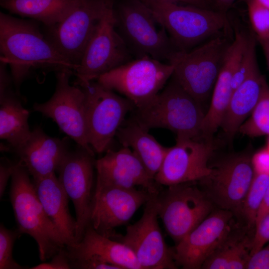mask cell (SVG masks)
<instances>
[{
	"label": "cell",
	"mask_w": 269,
	"mask_h": 269,
	"mask_svg": "<svg viewBox=\"0 0 269 269\" xmlns=\"http://www.w3.org/2000/svg\"><path fill=\"white\" fill-rule=\"evenodd\" d=\"M194 183L168 186L157 195L158 216L176 244L212 211L213 204Z\"/></svg>",
	"instance_id": "cell-9"
},
{
	"label": "cell",
	"mask_w": 269,
	"mask_h": 269,
	"mask_svg": "<svg viewBox=\"0 0 269 269\" xmlns=\"http://www.w3.org/2000/svg\"><path fill=\"white\" fill-rule=\"evenodd\" d=\"M115 27L134 58L148 56L168 61L178 50L142 0H114Z\"/></svg>",
	"instance_id": "cell-5"
},
{
	"label": "cell",
	"mask_w": 269,
	"mask_h": 269,
	"mask_svg": "<svg viewBox=\"0 0 269 269\" xmlns=\"http://www.w3.org/2000/svg\"><path fill=\"white\" fill-rule=\"evenodd\" d=\"M157 193L152 194L144 204L141 218L129 225L125 235L117 233L111 239L127 246L142 269H175L173 248L166 244L159 226Z\"/></svg>",
	"instance_id": "cell-12"
},
{
	"label": "cell",
	"mask_w": 269,
	"mask_h": 269,
	"mask_svg": "<svg viewBox=\"0 0 269 269\" xmlns=\"http://www.w3.org/2000/svg\"><path fill=\"white\" fill-rule=\"evenodd\" d=\"M269 243V213L255 226V233L251 240L250 255Z\"/></svg>",
	"instance_id": "cell-34"
},
{
	"label": "cell",
	"mask_w": 269,
	"mask_h": 269,
	"mask_svg": "<svg viewBox=\"0 0 269 269\" xmlns=\"http://www.w3.org/2000/svg\"><path fill=\"white\" fill-rule=\"evenodd\" d=\"M178 50L187 51L228 30L226 13L166 0H142Z\"/></svg>",
	"instance_id": "cell-2"
},
{
	"label": "cell",
	"mask_w": 269,
	"mask_h": 269,
	"mask_svg": "<svg viewBox=\"0 0 269 269\" xmlns=\"http://www.w3.org/2000/svg\"><path fill=\"white\" fill-rule=\"evenodd\" d=\"M207 1H208L209 2H210V3H211L212 4H214L213 3H214V2H213V0H206Z\"/></svg>",
	"instance_id": "cell-45"
},
{
	"label": "cell",
	"mask_w": 269,
	"mask_h": 269,
	"mask_svg": "<svg viewBox=\"0 0 269 269\" xmlns=\"http://www.w3.org/2000/svg\"><path fill=\"white\" fill-rule=\"evenodd\" d=\"M49 263H42L31 268L33 269H69L71 263L66 247L61 249Z\"/></svg>",
	"instance_id": "cell-35"
},
{
	"label": "cell",
	"mask_w": 269,
	"mask_h": 269,
	"mask_svg": "<svg viewBox=\"0 0 269 269\" xmlns=\"http://www.w3.org/2000/svg\"><path fill=\"white\" fill-rule=\"evenodd\" d=\"M96 181L125 188L140 186L151 194L159 192V186L144 165L129 147L108 149L96 160Z\"/></svg>",
	"instance_id": "cell-19"
},
{
	"label": "cell",
	"mask_w": 269,
	"mask_h": 269,
	"mask_svg": "<svg viewBox=\"0 0 269 269\" xmlns=\"http://www.w3.org/2000/svg\"><path fill=\"white\" fill-rule=\"evenodd\" d=\"M266 147L267 148V149L268 150H269V135L268 139V140H267V145H266Z\"/></svg>",
	"instance_id": "cell-44"
},
{
	"label": "cell",
	"mask_w": 269,
	"mask_h": 269,
	"mask_svg": "<svg viewBox=\"0 0 269 269\" xmlns=\"http://www.w3.org/2000/svg\"><path fill=\"white\" fill-rule=\"evenodd\" d=\"M133 56L115 27L113 6L105 12L88 42L74 74L81 87L131 61Z\"/></svg>",
	"instance_id": "cell-11"
},
{
	"label": "cell",
	"mask_w": 269,
	"mask_h": 269,
	"mask_svg": "<svg viewBox=\"0 0 269 269\" xmlns=\"http://www.w3.org/2000/svg\"><path fill=\"white\" fill-rule=\"evenodd\" d=\"M95 161L94 153L78 146L76 149L69 151L57 170L58 179L75 208L76 244L90 224L95 192Z\"/></svg>",
	"instance_id": "cell-16"
},
{
	"label": "cell",
	"mask_w": 269,
	"mask_h": 269,
	"mask_svg": "<svg viewBox=\"0 0 269 269\" xmlns=\"http://www.w3.org/2000/svg\"><path fill=\"white\" fill-rule=\"evenodd\" d=\"M169 1L184 4L192 5L203 8H211L213 4L207 1L206 0H166Z\"/></svg>",
	"instance_id": "cell-40"
},
{
	"label": "cell",
	"mask_w": 269,
	"mask_h": 269,
	"mask_svg": "<svg viewBox=\"0 0 269 269\" xmlns=\"http://www.w3.org/2000/svg\"><path fill=\"white\" fill-rule=\"evenodd\" d=\"M29 112L25 109L11 86L0 90V138L7 142L8 150L15 151L24 145L31 131Z\"/></svg>",
	"instance_id": "cell-26"
},
{
	"label": "cell",
	"mask_w": 269,
	"mask_h": 269,
	"mask_svg": "<svg viewBox=\"0 0 269 269\" xmlns=\"http://www.w3.org/2000/svg\"><path fill=\"white\" fill-rule=\"evenodd\" d=\"M269 185V175L255 173L239 216L248 230L255 227L257 213Z\"/></svg>",
	"instance_id": "cell-29"
},
{
	"label": "cell",
	"mask_w": 269,
	"mask_h": 269,
	"mask_svg": "<svg viewBox=\"0 0 269 269\" xmlns=\"http://www.w3.org/2000/svg\"><path fill=\"white\" fill-rule=\"evenodd\" d=\"M238 132L250 137L269 135V87L267 82L257 105Z\"/></svg>",
	"instance_id": "cell-30"
},
{
	"label": "cell",
	"mask_w": 269,
	"mask_h": 269,
	"mask_svg": "<svg viewBox=\"0 0 269 269\" xmlns=\"http://www.w3.org/2000/svg\"><path fill=\"white\" fill-rule=\"evenodd\" d=\"M70 263L93 258L117 267L119 269H142L133 251L126 245L102 235L91 225L79 242L66 246Z\"/></svg>",
	"instance_id": "cell-22"
},
{
	"label": "cell",
	"mask_w": 269,
	"mask_h": 269,
	"mask_svg": "<svg viewBox=\"0 0 269 269\" xmlns=\"http://www.w3.org/2000/svg\"><path fill=\"white\" fill-rule=\"evenodd\" d=\"M73 74L70 71L56 72L53 95L44 103H35L33 109L51 119L78 146L94 154L87 139L84 93L81 87L70 85Z\"/></svg>",
	"instance_id": "cell-14"
},
{
	"label": "cell",
	"mask_w": 269,
	"mask_h": 269,
	"mask_svg": "<svg viewBox=\"0 0 269 269\" xmlns=\"http://www.w3.org/2000/svg\"><path fill=\"white\" fill-rule=\"evenodd\" d=\"M250 22L257 41L269 39V9L256 0H246Z\"/></svg>",
	"instance_id": "cell-32"
},
{
	"label": "cell",
	"mask_w": 269,
	"mask_h": 269,
	"mask_svg": "<svg viewBox=\"0 0 269 269\" xmlns=\"http://www.w3.org/2000/svg\"><path fill=\"white\" fill-rule=\"evenodd\" d=\"M29 175L19 161L15 163L11 177L9 198L18 231L35 240L39 259L43 262L52 258L66 246L45 213Z\"/></svg>",
	"instance_id": "cell-4"
},
{
	"label": "cell",
	"mask_w": 269,
	"mask_h": 269,
	"mask_svg": "<svg viewBox=\"0 0 269 269\" xmlns=\"http://www.w3.org/2000/svg\"><path fill=\"white\" fill-rule=\"evenodd\" d=\"M173 72L172 64L145 56L133 59L96 80L128 99L138 109L159 93Z\"/></svg>",
	"instance_id": "cell-8"
},
{
	"label": "cell",
	"mask_w": 269,
	"mask_h": 269,
	"mask_svg": "<svg viewBox=\"0 0 269 269\" xmlns=\"http://www.w3.org/2000/svg\"><path fill=\"white\" fill-rule=\"evenodd\" d=\"M249 37V34L237 31L227 49L213 90L210 107L202 122L201 134L204 137H213L220 128L233 93L232 78L246 50Z\"/></svg>",
	"instance_id": "cell-20"
},
{
	"label": "cell",
	"mask_w": 269,
	"mask_h": 269,
	"mask_svg": "<svg viewBox=\"0 0 269 269\" xmlns=\"http://www.w3.org/2000/svg\"><path fill=\"white\" fill-rule=\"evenodd\" d=\"M262 5L269 9V0H256Z\"/></svg>",
	"instance_id": "cell-43"
},
{
	"label": "cell",
	"mask_w": 269,
	"mask_h": 269,
	"mask_svg": "<svg viewBox=\"0 0 269 269\" xmlns=\"http://www.w3.org/2000/svg\"><path fill=\"white\" fill-rule=\"evenodd\" d=\"M227 31L192 50L176 51L168 61L174 67L172 76L201 104L213 90L232 42L229 41Z\"/></svg>",
	"instance_id": "cell-6"
},
{
	"label": "cell",
	"mask_w": 269,
	"mask_h": 269,
	"mask_svg": "<svg viewBox=\"0 0 269 269\" xmlns=\"http://www.w3.org/2000/svg\"><path fill=\"white\" fill-rule=\"evenodd\" d=\"M258 42H259L262 48L269 69V39Z\"/></svg>",
	"instance_id": "cell-42"
},
{
	"label": "cell",
	"mask_w": 269,
	"mask_h": 269,
	"mask_svg": "<svg viewBox=\"0 0 269 269\" xmlns=\"http://www.w3.org/2000/svg\"><path fill=\"white\" fill-rule=\"evenodd\" d=\"M68 140L49 136L40 127L35 128L23 146L14 152L33 179L57 171L70 150Z\"/></svg>",
	"instance_id": "cell-21"
},
{
	"label": "cell",
	"mask_w": 269,
	"mask_h": 269,
	"mask_svg": "<svg viewBox=\"0 0 269 269\" xmlns=\"http://www.w3.org/2000/svg\"><path fill=\"white\" fill-rule=\"evenodd\" d=\"M21 234L18 230H10L1 224L0 226V269H22L12 256L15 240Z\"/></svg>",
	"instance_id": "cell-33"
},
{
	"label": "cell",
	"mask_w": 269,
	"mask_h": 269,
	"mask_svg": "<svg viewBox=\"0 0 269 269\" xmlns=\"http://www.w3.org/2000/svg\"><path fill=\"white\" fill-rule=\"evenodd\" d=\"M114 0H79L61 22L49 27L47 38L77 69L100 20Z\"/></svg>",
	"instance_id": "cell-13"
},
{
	"label": "cell",
	"mask_w": 269,
	"mask_h": 269,
	"mask_svg": "<svg viewBox=\"0 0 269 269\" xmlns=\"http://www.w3.org/2000/svg\"><path fill=\"white\" fill-rule=\"evenodd\" d=\"M252 161L255 173L269 175V150L266 147L254 154Z\"/></svg>",
	"instance_id": "cell-37"
},
{
	"label": "cell",
	"mask_w": 269,
	"mask_h": 269,
	"mask_svg": "<svg viewBox=\"0 0 269 269\" xmlns=\"http://www.w3.org/2000/svg\"><path fill=\"white\" fill-rule=\"evenodd\" d=\"M252 157L247 151L227 155L199 181L213 204L238 217L255 174Z\"/></svg>",
	"instance_id": "cell-10"
},
{
	"label": "cell",
	"mask_w": 269,
	"mask_h": 269,
	"mask_svg": "<svg viewBox=\"0 0 269 269\" xmlns=\"http://www.w3.org/2000/svg\"><path fill=\"white\" fill-rule=\"evenodd\" d=\"M148 131L134 116L123 124L116 136L122 146L130 148L135 154L154 178L168 147L161 145Z\"/></svg>",
	"instance_id": "cell-25"
},
{
	"label": "cell",
	"mask_w": 269,
	"mask_h": 269,
	"mask_svg": "<svg viewBox=\"0 0 269 269\" xmlns=\"http://www.w3.org/2000/svg\"><path fill=\"white\" fill-rule=\"evenodd\" d=\"M231 235L205 261L201 269H246L250 256L248 237Z\"/></svg>",
	"instance_id": "cell-28"
},
{
	"label": "cell",
	"mask_w": 269,
	"mask_h": 269,
	"mask_svg": "<svg viewBox=\"0 0 269 269\" xmlns=\"http://www.w3.org/2000/svg\"><path fill=\"white\" fill-rule=\"evenodd\" d=\"M43 208L61 234L66 246L76 244L77 222L68 208V196L55 173L33 180Z\"/></svg>",
	"instance_id": "cell-23"
},
{
	"label": "cell",
	"mask_w": 269,
	"mask_h": 269,
	"mask_svg": "<svg viewBox=\"0 0 269 269\" xmlns=\"http://www.w3.org/2000/svg\"><path fill=\"white\" fill-rule=\"evenodd\" d=\"M266 82L258 67L233 91L220 126L230 141L254 110Z\"/></svg>",
	"instance_id": "cell-24"
},
{
	"label": "cell",
	"mask_w": 269,
	"mask_h": 269,
	"mask_svg": "<svg viewBox=\"0 0 269 269\" xmlns=\"http://www.w3.org/2000/svg\"><path fill=\"white\" fill-rule=\"evenodd\" d=\"M79 0H0L9 12L42 22L48 28L62 21Z\"/></svg>",
	"instance_id": "cell-27"
},
{
	"label": "cell",
	"mask_w": 269,
	"mask_h": 269,
	"mask_svg": "<svg viewBox=\"0 0 269 269\" xmlns=\"http://www.w3.org/2000/svg\"><path fill=\"white\" fill-rule=\"evenodd\" d=\"M151 194L143 189L96 181L90 225L99 234L112 238L117 234L115 228L127 224Z\"/></svg>",
	"instance_id": "cell-17"
},
{
	"label": "cell",
	"mask_w": 269,
	"mask_h": 269,
	"mask_svg": "<svg viewBox=\"0 0 269 269\" xmlns=\"http://www.w3.org/2000/svg\"><path fill=\"white\" fill-rule=\"evenodd\" d=\"M15 163L5 157L1 158L0 163V197L5 192L8 180L11 177Z\"/></svg>",
	"instance_id": "cell-38"
},
{
	"label": "cell",
	"mask_w": 269,
	"mask_h": 269,
	"mask_svg": "<svg viewBox=\"0 0 269 269\" xmlns=\"http://www.w3.org/2000/svg\"><path fill=\"white\" fill-rule=\"evenodd\" d=\"M134 117L150 130L165 129L176 139L201 136L205 114L202 104L195 99L172 76L159 93L147 105L134 110Z\"/></svg>",
	"instance_id": "cell-3"
},
{
	"label": "cell",
	"mask_w": 269,
	"mask_h": 269,
	"mask_svg": "<svg viewBox=\"0 0 269 269\" xmlns=\"http://www.w3.org/2000/svg\"><path fill=\"white\" fill-rule=\"evenodd\" d=\"M256 42L254 33H250L246 50L232 78L233 91L259 67L256 57Z\"/></svg>",
	"instance_id": "cell-31"
},
{
	"label": "cell",
	"mask_w": 269,
	"mask_h": 269,
	"mask_svg": "<svg viewBox=\"0 0 269 269\" xmlns=\"http://www.w3.org/2000/svg\"><path fill=\"white\" fill-rule=\"evenodd\" d=\"M168 147L154 179L159 185L199 181L211 171L210 159L216 149L214 137L176 139Z\"/></svg>",
	"instance_id": "cell-15"
},
{
	"label": "cell",
	"mask_w": 269,
	"mask_h": 269,
	"mask_svg": "<svg viewBox=\"0 0 269 269\" xmlns=\"http://www.w3.org/2000/svg\"><path fill=\"white\" fill-rule=\"evenodd\" d=\"M80 87L85 96L88 143L95 152H106L126 115L135 107L128 99L119 95L97 80Z\"/></svg>",
	"instance_id": "cell-7"
},
{
	"label": "cell",
	"mask_w": 269,
	"mask_h": 269,
	"mask_svg": "<svg viewBox=\"0 0 269 269\" xmlns=\"http://www.w3.org/2000/svg\"><path fill=\"white\" fill-rule=\"evenodd\" d=\"M217 10L226 13L236 0H213Z\"/></svg>",
	"instance_id": "cell-41"
},
{
	"label": "cell",
	"mask_w": 269,
	"mask_h": 269,
	"mask_svg": "<svg viewBox=\"0 0 269 269\" xmlns=\"http://www.w3.org/2000/svg\"><path fill=\"white\" fill-rule=\"evenodd\" d=\"M247 269H269V243L256 253L250 255Z\"/></svg>",
	"instance_id": "cell-36"
},
{
	"label": "cell",
	"mask_w": 269,
	"mask_h": 269,
	"mask_svg": "<svg viewBox=\"0 0 269 269\" xmlns=\"http://www.w3.org/2000/svg\"><path fill=\"white\" fill-rule=\"evenodd\" d=\"M234 215L231 211L220 208L212 211L173 248L177 267L201 269L205 261L230 234Z\"/></svg>",
	"instance_id": "cell-18"
},
{
	"label": "cell",
	"mask_w": 269,
	"mask_h": 269,
	"mask_svg": "<svg viewBox=\"0 0 269 269\" xmlns=\"http://www.w3.org/2000/svg\"><path fill=\"white\" fill-rule=\"evenodd\" d=\"M0 60L10 67L17 92L21 84L37 70L70 71L77 68L41 32L30 20L0 12Z\"/></svg>",
	"instance_id": "cell-1"
},
{
	"label": "cell",
	"mask_w": 269,
	"mask_h": 269,
	"mask_svg": "<svg viewBox=\"0 0 269 269\" xmlns=\"http://www.w3.org/2000/svg\"><path fill=\"white\" fill-rule=\"evenodd\" d=\"M269 213V185L266 190L262 203L258 210L256 225H257L262 219Z\"/></svg>",
	"instance_id": "cell-39"
}]
</instances>
